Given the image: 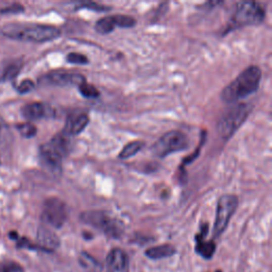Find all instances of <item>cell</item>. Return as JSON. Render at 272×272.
Returning <instances> with one entry per match:
<instances>
[{
	"label": "cell",
	"instance_id": "1",
	"mask_svg": "<svg viewBox=\"0 0 272 272\" xmlns=\"http://www.w3.org/2000/svg\"><path fill=\"white\" fill-rule=\"evenodd\" d=\"M71 149V137L61 132L40 148V162L42 167L52 176L62 174L63 160L69 154Z\"/></svg>",
	"mask_w": 272,
	"mask_h": 272
},
{
	"label": "cell",
	"instance_id": "2",
	"mask_svg": "<svg viewBox=\"0 0 272 272\" xmlns=\"http://www.w3.org/2000/svg\"><path fill=\"white\" fill-rule=\"evenodd\" d=\"M262 70L259 66H250L242 70L234 80L223 90L220 98L226 103H235L259 90Z\"/></svg>",
	"mask_w": 272,
	"mask_h": 272
},
{
	"label": "cell",
	"instance_id": "3",
	"mask_svg": "<svg viewBox=\"0 0 272 272\" xmlns=\"http://www.w3.org/2000/svg\"><path fill=\"white\" fill-rule=\"evenodd\" d=\"M1 31L4 37L9 39L33 43L53 41L61 37V30L59 28L40 24H6L2 27Z\"/></svg>",
	"mask_w": 272,
	"mask_h": 272
},
{
	"label": "cell",
	"instance_id": "4",
	"mask_svg": "<svg viewBox=\"0 0 272 272\" xmlns=\"http://www.w3.org/2000/svg\"><path fill=\"white\" fill-rule=\"evenodd\" d=\"M80 219L83 224L97 228L110 238L118 239L125 232V226L120 220L102 211L83 212Z\"/></svg>",
	"mask_w": 272,
	"mask_h": 272
},
{
	"label": "cell",
	"instance_id": "5",
	"mask_svg": "<svg viewBox=\"0 0 272 272\" xmlns=\"http://www.w3.org/2000/svg\"><path fill=\"white\" fill-rule=\"evenodd\" d=\"M252 111V105L248 103H238L227 110L217 124V132L221 138L228 139L238 130L249 117Z\"/></svg>",
	"mask_w": 272,
	"mask_h": 272
},
{
	"label": "cell",
	"instance_id": "6",
	"mask_svg": "<svg viewBox=\"0 0 272 272\" xmlns=\"http://www.w3.org/2000/svg\"><path fill=\"white\" fill-rule=\"evenodd\" d=\"M264 19L265 10L260 3L255 1H239L236 4L228 30H232L233 28L260 25Z\"/></svg>",
	"mask_w": 272,
	"mask_h": 272
},
{
	"label": "cell",
	"instance_id": "7",
	"mask_svg": "<svg viewBox=\"0 0 272 272\" xmlns=\"http://www.w3.org/2000/svg\"><path fill=\"white\" fill-rule=\"evenodd\" d=\"M188 148V139L183 132L174 130L164 134L151 147L152 153L157 157H166L167 155Z\"/></svg>",
	"mask_w": 272,
	"mask_h": 272
},
{
	"label": "cell",
	"instance_id": "8",
	"mask_svg": "<svg viewBox=\"0 0 272 272\" xmlns=\"http://www.w3.org/2000/svg\"><path fill=\"white\" fill-rule=\"evenodd\" d=\"M238 206V198L235 195H225L220 197L217 203L216 219H215L213 237L218 238L224 234L228 223Z\"/></svg>",
	"mask_w": 272,
	"mask_h": 272
},
{
	"label": "cell",
	"instance_id": "9",
	"mask_svg": "<svg viewBox=\"0 0 272 272\" xmlns=\"http://www.w3.org/2000/svg\"><path fill=\"white\" fill-rule=\"evenodd\" d=\"M68 211L65 202L56 197L48 198L43 205L42 219L54 228H60L66 223Z\"/></svg>",
	"mask_w": 272,
	"mask_h": 272
},
{
	"label": "cell",
	"instance_id": "10",
	"mask_svg": "<svg viewBox=\"0 0 272 272\" xmlns=\"http://www.w3.org/2000/svg\"><path fill=\"white\" fill-rule=\"evenodd\" d=\"M41 81L45 84L54 85V87H71V85L79 87L87 81V79L81 74L66 70H53L43 77Z\"/></svg>",
	"mask_w": 272,
	"mask_h": 272
},
{
	"label": "cell",
	"instance_id": "11",
	"mask_svg": "<svg viewBox=\"0 0 272 272\" xmlns=\"http://www.w3.org/2000/svg\"><path fill=\"white\" fill-rule=\"evenodd\" d=\"M23 116L29 121L40 120L42 118L51 117L54 115V111L50 105L43 102L27 103L21 109Z\"/></svg>",
	"mask_w": 272,
	"mask_h": 272
},
{
	"label": "cell",
	"instance_id": "12",
	"mask_svg": "<svg viewBox=\"0 0 272 272\" xmlns=\"http://www.w3.org/2000/svg\"><path fill=\"white\" fill-rule=\"evenodd\" d=\"M129 259L127 253L119 248L111 250L106 256L107 272H128Z\"/></svg>",
	"mask_w": 272,
	"mask_h": 272
},
{
	"label": "cell",
	"instance_id": "13",
	"mask_svg": "<svg viewBox=\"0 0 272 272\" xmlns=\"http://www.w3.org/2000/svg\"><path fill=\"white\" fill-rule=\"evenodd\" d=\"M90 123V117L88 114L85 113H75L73 115H70L65 123V127H64L63 131L68 136H75L80 134L85 130V128L88 127Z\"/></svg>",
	"mask_w": 272,
	"mask_h": 272
},
{
	"label": "cell",
	"instance_id": "14",
	"mask_svg": "<svg viewBox=\"0 0 272 272\" xmlns=\"http://www.w3.org/2000/svg\"><path fill=\"white\" fill-rule=\"evenodd\" d=\"M38 246L42 251L52 252L60 247V239L50 228L42 226L38 230Z\"/></svg>",
	"mask_w": 272,
	"mask_h": 272
},
{
	"label": "cell",
	"instance_id": "15",
	"mask_svg": "<svg viewBox=\"0 0 272 272\" xmlns=\"http://www.w3.org/2000/svg\"><path fill=\"white\" fill-rule=\"evenodd\" d=\"M207 232H209V225L204 224L201 227V232L196 235V252L201 255L203 259L211 260L215 253V250H216V243L213 240H205Z\"/></svg>",
	"mask_w": 272,
	"mask_h": 272
},
{
	"label": "cell",
	"instance_id": "16",
	"mask_svg": "<svg viewBox=\"0 0 272 272\" xmlns=\"http://www.w3.org/2000/svg\"><path fill=\"white\" fill-rule=\"evenodd\" d=\"M177 253V250L171 245H161L149 248L146 251V256L151 260H162L173 256Z\"/></svg>",
	"mask_w": 272,
	"mask_h": 272
},
{
	"label": "cell",
	"instance_id": "17",
	"mask_svg": "<svg viewBox=\"0 0 272 272\" xmlns=\"http://www.w3.org/2000/svg\"><path fill=\"white\" fill-rule=\"evenodd\" d=\"M79 264L87 272H101L102 265L100 264L94 256L88 252H81L79 255Z\"/></svg>",
	"mask_w": 272,
	"mask_h": 272
},
{
	"label": "cell",
	"instance_id": "18",
	"mask_svg": "<svg viewBox=\"0 0 272 272\" xmlns=\"http://www.w3.org/2000/svg\"><path fill=\"white\" fill-rule=\"evenodd\" d=\"M144 146H145V142L141 140H134V141L129 142V144H127L123 148V150L120 151V153L118 155L119 159H121V160L130 159V157L137 154Z\"/></svg>",
	"mask_w": 272,
	"mask_h": 272
},
{
	"label": "cell",
	"instance_id": "19",
	"mask_svg": "<svg viewBox=\"0 0 272 272\" xmlns=\"http://www.w3.org/2000/svg\"><path fill=\"white\" fill-rule=\"evenodd\" d=\"M21 66H23V62L20 60L14 61L12 63H10L9 65H6L5 68L3 69L2 74H1V78H0V80L1 81H11L13 80L14 78H15L21 69Z\"/></svg>",
	"mask_w": 272,
	"mask_h": 272
},
{
	"label": "cell",
	"instance_id": "20",
	"mask_svg": "<svg viewBox=\"0 0 272 272\" xmlns=\"http://www.w3.org/2000/svg\"><path fill=\"white\" fill-rule=\"evenodd\" d=\"M115 28H116V26H115V23H114L113 16H107V17H103L101 19H99L95 26L96 31L100 34L111 33L112 31H114Z\"/></svg>",
	"mask_w": 272,
	"mask_h": 272
},
{
	"label": "cell",
	"instance_id": "21",
	"mask_svg": "<svg viewBox=\"0 0 272 272\" xmlns=\"http://www.w3.org/2000/svg\"><path fill=\"white\" fill-rule=\"evenodd\" d=\"M11 142V132L8 124L0 116V148L4 149Z\"/></svg>",
	"mask_w": 272,
	"mask_h": 272
},
{
	"label": "cell",
	"instance_id": "22",
	"mask_svg": "<svg viewBox=\"0 0 272 272\" xmlns=\"http://www.w3.org/2000/svg\"><path fill=\"white\" fill-rule=\"evenodd\" d=\"M78 89H79V91L81 92V95L85 98L92 99V98H98L100 96V92L97 90V88H95L94 85L88 83L87 81L83 82L81 85H79Z\"/></svg>",
	"mask_w": 272,
	"mask_h": 272
},
{
	"label": "cell",
	"instance_id": "23",
	"mask_svg": "<svg viewBox=\"0 0 272 272\" xmlns=\"http://www.w3.org/2000/svg\"><path fill=\"white\" fill-rule=\"evenodd\" d=\"M16 129L20 133L21 136H24L26 138H32L38 133V129L34 125L30 123H24V124H18L16 126Z\"/></svg>",
	"mask_w": 272,
	"mask_h": 272
},
{
	"label": "cell",
	"instance_id": "24",
	"mask_svg": "<svg viewBox=\"0 0 272 272\" xmlns=\"http://www.w3.org/2000/svg\"><path fill=\"white\" fill-rule=\"evenodd\" d=\"M114 23H115L116 27L119 28H133L136 24V20L127 15H113Z\"/></svg>",
	"mask_w": 272,
	"mask_h": 272
},
{
	"label": "cell",
	"instance_id": "25",
	"mask_svg": "<svg viewBox=\"0 0 272 272\" xmlns=\"http://www.w3.org/2000/svg\"><path fill=\"white\" fill-rule=\"evenodd\" d=\"M66 61L71 64H77V65H85L89 63L87 56L79 52H70L66 56Z\"/></svg>",
	"mask_w": 272,
	"mask_h": 272
},
{
	"label": "cell",
	"instance_id": "26",
	"mask_svg": "<svg viewBox=\"0 0 272 272\" xmlns=\"http://www.w3.org/2000/svg\"><path fill=\"white\" fill-rule=\"evenodd\" d=\"M24 5L20 3H11L9 5H3L0 8V14H17L24 12Z\"/></svg>",
	"mask_w": 272,
	"mask_h": 272
},
{
	"label": "cell",
	"instance_id": "27",
	"mask_svg": "<svg viewBox=\"0 0 272 272\" xmlns=\"http://www.w3.org/2000/svg\"><path fill=\"white\" fill-rule=\"evenodd\" d=\"M0 272H24V270L17 263L4 262L0 264Z\"/></svg>",
	"mask_w": 272,
	"mask_h": 272
},
{
	"label": "cell",
	"instance_id": "28",
	"mask_svg": "<svg viewBox=\"0 0 272 272\" xmlns=\"http://www.w3.org/2000/svg\"><path fill=\"white\" fill-rule=\"evenodd\" d=\"M35 88V84L30 79H25V80L21 81L18 85H17V91L19 94H27V92H30L31 91H33Z\"/></svg>",
	"mask_w": 272,
	"mask_h": 272
},
{
	"label": "cell",
	"instance_id": "29",
	"mask_svg": "<svg viewBox=\"0 0 272 272\" xmlns=\"http://www.w3.org/2000/svg\"><path fill=\"white\" fill-rule=\"evenodd\" d=\"M81 8L84 9H90V10H95V11H107L109 8H106L104 5H99L95 2H89V3H83L81 5Z\"/></svg>",
	"mask_w": 272,
	"mask_h": 272
},
{
	"label": "cell",
	"instance_id": "30",
	"mask_svg": "<svg viewBox=\"0 0 272 272\" xmlns=\"http://www.w3.org/2000/svg\"><path fill=\"white\" fill-rule=\"evenodd\" d=\"M10 237H11L12 239H17V238H18L17 233H16V232H11V233H10Z\"/></svg>",
	"mask_w": 272,
	"mask_h": 272
},
{
	"label": "cell",
	"instance_id": "31",
	"mask_svg": "<svg viewBox=\"0 0 272 272\" xmlns=\"http://www.w3.org/2000/svg\"><path fill=\"white\" fill-rule=\"evenodd\" d=\"M215 272H223V271H221V270H216Z\"/></svg>",
	"mask_w": 272,
	"mask_h": 272
}]
</instances>
